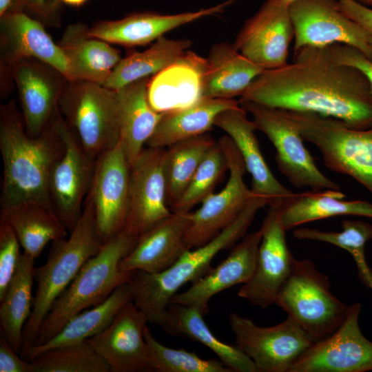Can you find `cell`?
I'll list each match as a JSON object with an SVG mask.
<instances>
[{"mask_svg":"<svg viewBox=\"0 0 372 372\" xmlns=\"http://www.w3.org/2000/svg\"><path fill=\"white\" fill-rule=\"evenodd\" d=\"M239 101L342 121L355 129L372 126V89L358 68L337 63L328 46L303 47L293 61L265 70Z\"/></svg>","mask_w":372,"mask_h":372,"instance_id":"obj_1","label":"cell"},{"mask_svg":"<svg viewBox=\"0 0 372 372\" xmlns=\"http://www.w3.org/2000/svg\"><path fill=\"white\" fill-rule=\"evenodd\" d=\"M56 115L40 134L31 136L14 100L1 104L0 150L3 164L1 209L33 201L52 209L50 175L65 148Z\"/></svg>","mask_w":372,"mask_h":372,"instance_id":"obj_2","label":"cell"},{"mask_svg":"<svg viewBox=\"0 0 372 372\" xmlns=\"http://www.w3.org/2000/svg\"><path fill=\"white\" fill-rule=\"evenodd\" d=\"M266 205L268 202L265 198L254 196L230 225L202 246L186 251L166 270L155 273L134 271L128 281L132 302L148 322L161 326L178 290L208 273L214 258L243 238L258 211Z\"/></svg>","mask_w":372,"mask_h":372,"instance_id":"obj_3","label":"cell"},{"mask_svg":"<svg viewBox=\"0 0 372 372\" xmlns=\"http://www.w3.org/2000/svg\"><path fill=\"white\" fill-rule=\"evenodd\" d=\"M103 245L96 232L94 203L87 194L81 216L69 238L52 241L46 262L34 268L37 289L32 312L23 328L21 350L33 344L54 301Z\"/></svg>","mask_w":372,"mask_h":372,"instance_id":"obj_4","label":"cell"},{"mask_svg":"<svg viewBox=\"0 0 372 372\" xmlns=\"http://www.w3.org/2000/svg\"><path fill=\"white\" fill-rule=\"evenodd\" d=\"M136 241V238L121 231L104 243L54 301L30 347L48 342L73 316L103 302L119 285L128 282L134 271L123 272L118 265Z\"/></svg>","mask_w":372,"mask_h":372,"instance_id":"obj_5","label":"cell"},{"mask_svg":"<svg viewBox=\"0 0 372 372\" xmlns=\"http://www.w3.org/2000/svg\"><path fill=\"white\" fill-rule=\"evenodd\" d=\"M281 110L302 138L318 149L328 169L351 176L372 195V126L355 129L331 116Z\"/></svg>","mask_w":372,"mask_h":372,"instance_id":"obj_6","label":"cell"},{"mask_svg":"<svg viewBox=\"0 0 372 372\" xmlns=\"http://www.w3.org/2000/svg\"><path fill=\"white\" fill-rule=\"evenodd\" d=\"M276 304L313 342L335 331L344 322L349 309V305L332 293L328 277L307 259H294Z\"/></svg>","mask_w":372,"mask_h":372,"instance_id":"obj_7","label":"cell"},{"mask_svg":"<svg viewBox=\"0 0 372 372\" xmlns=\"http://www.w3.org/2000/svg\"><path fill=\"white\" fill-rule=\"evenodd\" d=\"M61 116L85 150L97 158L120 141L116 91L96 83L68 82L59 103Z\"/></svg>","mask_w":372,"mask_h":372,"instance_id":"obj_8","label":"cell"},{"mask_svg":"<svg viewBox=\"0 0 372 372\" xmlns=\"http://www.w3.org/2000/svg\"><path fill=\"white\" fill-rule=\"evenodd\" d=\"M238 102L243 110L252 115L256 129L265 134L274 146L278 170L293 187H307L314 192L341 190L339 185L316 166L304 145V139L281 110L251 101Z\"/></svg>","mask_w":372,"mask_h":372,"instance_id":"obj_9","label":"cell"},{"mask_svg":"<svg viewBox=\"0 0 372 372\" xmlns=\"http://www.w3.org/2000/svg\"><path fill=\"white\" fill-rule=\"evenodd\" d=\"M56 123L65 148L51 171L48 193L53 212L71 233L81 216L83 201L92 185L96 158L82 147L59 110Z\"/></svg>","mask_w":372,"mask_h":372,"instance_id":"obj_10","label":"cell"},{"mask_svg":"<svg viewBox=\"0 0 372 372\" xmlns=\"http://www.w3.org/2000/svg\"><path fill=\"white\" fill-rule=\"evenodd\" d=\"M229 322L236 346L252 360L258 372H289L313 343L289 317L278 324L260 327L250 318L231 313Z\"/></svg>","mask_w":372,"mask_h":372,"instance_id":"obj_11","label":"cell"},{"mask_svg":"<svg viewBox=\"0 0 372 372\" xmlns=\"http://www.w3.org/2000/svg\"><path fill=\"white\" fill-rule=\"evenodd\" d=\"M228 162L229 177L225 187L211 193L199 209L191 212V223L186 234L189 249L205 244L230 225L255 196L244 181L247 171L242 156L227 134L218 141Z\"/></svg>","mask_w":372,"mask_h":372,"instance_id":"obj_12","label":"cell"},{"mask_svg":"<svg viewBox=\"0 0 372 372\" xmlns=\"http://www.w3.org/2000/svg\"><path fill=\"white\" fill-rule=\"evenodd\" d=\"M289 13L294 30L293 52L306 47L344 44L372 60V38L338 8V0H293Z\"/></svg>","mask_w":372,"mask_h":372,"instance_id":"obj_13","label":"cell"},{"mask_svg":"<svg viewBox=\"0 0 372 372\" xmlns=\"http://www.w3.org/2000/svg\"><path fill=\"white\" fill-rule=\"evenodd\" d=\"M269 206L260 227L262 238L254 273L238 291L240 298L264 309L276 304L295 259L288 247L286 230L281 222V200Z\"/></svg>","mask_w":372,"mask_h":372,"instance_id":"obj_14","label":"cell"},{"mask_svg":"<svg viewBox=\"0 0 372 372\" xmlns=\"http://www.w3.org/2000/svg\"><path fill=\"white\" fill-rule=\"evenodd\" d=\"M360 302L349 306L347 316L329 337L313 342L289 372H366L372 371V342L362 333Z\"/></svg>","mask_w":372,"mask_h":372,"instance_id":"obj_15","label":"cell"},{"mask_svg":"<svg viewBox=\"0 0 372 372\" xmlns=\"http://www.w3.org/2000/svg\"><path fill=\"white\" fill-rule=\"evenodd\" d=\"M45 26L24 12L10 10L0 17V93L5 99L12 92V67L19 60L34 57L62 72L70 80L66 59Z\"/></svg>","mask_w":372,"mask_h":372,"instance_id":"obj_16","label":"cell"},{"mask_svg":"<svg viewBox=\"0 0 372 372\" xmlns=\"http://www.w3.org/2000/svg\"><path fill=\"white\" fill-rule=\"evenodd\" d=\"M165 148L144 149L130 165L129 200L124 231L138 238L172 211L167 203Z\"/></svg>","mask_w":372,"mask_h":372,"instance_id":"obj_17","label":"cell"},{"mask_svg":"<svg viewBox=\"0 0 372 372\" xmlns=\"http://www.w3.org/2000/svg\"><path fill=\"white\" fill-rule=\"evenodd\" d=\"M293 0H266L247 19L233 43L246 58L264 70L287 64L289 47L294 38L289 13Z\"/></svg>","mask_w":372,"mask_h":372,"instance_id":"obj_18","label":"cell"},{"mask_svg":"<svg viewBox=\"0 0 372 372\" xmlns=\"http://www.w3.org/2000/svg\"><path fill=\"white\" fill-rule=\"evenodd\" d=\"M130 165L119 143L97 157L88 194L94 206L96 232L103 244L123 229L128 208Z\"/></svg>","mask_w":372,"mask_h":372,"instance_id":"obj_19","label":"cell"},{"mask_svg":"<svg viewBox=\"0 0 372 372\" xmlns=\"http://www.w3.org/2000/svg\"><path fill=\"white\" fill-rule=\"evenodd\" d=\"M12 70L26 132L36 136L59 110V101L69 81L59 70L34 57L19 60Z\"/></svg>","mask_w":372,"mask_h":372,"instance_id":"obj_20","label":"cell"},{"mask_svg":"<svg viewBox=\"0 0 372 372\" xmlns=\"http://www.w3.org/2000/svg\"><path fill=\"white\" fill-rule=\"evenodd\" d=\"M147 322L130 300L104 330L86 341L105 359L111 372L150 371L144 337Z\"/></svg>","mask_w":372,"mask_h":372,"instance_id":"obj_21","label":"cell"},{"mask_svg":"<svg viewBox=\"0 0 372 372\" xmlns=\"http://www.w3.org/2000/svg\"><path fill=\"white\" fill-rule=\"evenodd\" d=\"M236 0L194 12L165 14L154 12L132 13L113 21H101L90 28V35L110 44L128 48L147 45L165 33L200 18L222 12Z\"/></svg>","mask_w":372,"mask_h":372,"instance_id":"obj_22","label":"cell"},{"mask_svg":"<svg viewBox=\"0 0 372 372\" xmlns=\"http://www.w3.org/2000/svg\"><path fill=\"white\" fill-rule=\"evenodd\" d=\"M261 238L260 228L245 235L223 261L192 282L187 290L175 294L170 304L194 307L205 314L209 302L215 295L234 285H242L251 278Z\"/></svg>","mask_w":372,"mask_h":372,"instance_id":"obj_23","label":"cell"},{"mask_svg":"<svg viewBox=\"0 0 372 372\" xmlns=\"http://www.w3.org/2000/svg\"><path fill=\"white\" fill-rule=\"evenodd\" d=\"M190 223L191 211L172 212L138 238L134 247L121 260L120 271L155 273L168 269L189 249L186 234Z\"/></svg>","mask_w":372,"mask_h":372,"instance_id":"obj_24","label":"cell"},{"mask_svg":"<svg viewBox=\"0 0 372 372\" xmlns=\"http://www.w3.org/2000/svg\"><path fill=\"white\" fill-rule=\"evenodd\" d=\"M207 59L187 50L149 79L147 96L152 108L165 113L191 106L202 98Z\"/></svg>","mask_w":372,"mask_h":372,"instance_id":"obj_25","label":"cell"},{"mask_svg":"<svg viewBox=\"0 0 372 372\" xmlns=\"http://www.w3.org/2000/svg\"><path fill=\"white\" fill-rule=\"evenodd\" d=\"M214 125L232 139L243 159L247 171L251 176V191L267 200L269 205L293 194L273 176L260 151L256 136V125L247 116L240 106L221 112Z\"/></svg>","mask_w":372,"mask_h":372,"instance_id":"obj_26","label":"cell"},{"mask_svg":"<svg viewBox=\"0 0 372 372\" xmlns=\"http://www.w3.org/2000/svg\"><path fill=\"white\" fill-rule=\"evenodd\" d=\"M90 28L81 22L68 25L57 45L64 55L70 80L87 81L104 85L121 59L120 50L89 33Z\"/></svg>","mask_w":372,"mask_h":372,"instance_id":"obj_27","label":"cell"},{"mask_svg":"<svg viewBox=\"0 0 372 372\" xmlns=\"http://www.w3.org/2000/svg\"><path fill=\"white\" fill-rule=\"evenodd\" d=\"M149 77L144 78L116 90L120 114V141L130 165L144 149L163 114L155 111L149 102Z\"/></svg>","mask_w":372,"mask_h":372,"instance_id":"obj_28","label":"cell"},{"mask_svg":"<svg viewBox=\"0 0 372 372\" xmlns=\"http://www.w3.org/2000/svg\"><path fill=\"white\" fill-rule=\"evenodd\" d=\"M206 59L203 95L207 98L231 99L241 96L265 70L228 42L214 45Z\"/></svg>","mask_w":372,"mask_h":372,"instance_id":"obj_29","label":"cell"},{"mask_svg":"<svg viewBox=\"0 0 372 372\" xmlns=\"http://www.w3.org/2000/svg\"><path fill=\"white\" fill-rule=\"evenodd\" d=\"M130 300L132 290L127 282L115 289L103 302L73 316L54 338L41 345L21 349L19 354L30 362L47 350L84 342L104 330Z\"/></svg>","mask_w":372,"mask_h":372,"instance_id":"obj_30","label":"cell"},{"mask_svg":"<svg viewBox=\"0 0 372 372\" xmlns=\"http://www.w3.org/2000/svg\"><path fill=\"white\" fill-rule=\"evenodd\" d=\"M239 106V102L234 99L203 97L191 106L163 113L146 145L165 148L206 134L214 125L215 119L221 112Z\"/></svg>","mask_w":372,"mask_h":372,"instance_id":"obj_31","label":"cell"},{"mask_svg":"<svg viewBox=\"0 0 372 372\" xmlns=\"http://www.w3.org/2000/svg\"><path fill=\"white\" fill-rule=\"evenodd\" d=\"M341 190L295 194L281 200V222L287 231L307 223L338 216L372 218V204L365 200H344Z\"/></svg>","mask_w":372,"mask_h":372,"instance_id":"obj_32","label":"cell"},{"mask_svg":"<svg viewBox=\"0 0 372 372\" xmlns=\"http://www.w3.org/2000/svg\"><path fill=\"white\" fill-rule=\"evenodd\" d=\"M205 314L198 309L169 304L161 324L167 333L198 342L213 351L232 372H258L252 360L240 350L217 338L205 323Z\"/></svg>","mask_w":372,"mask_h":372,"instance_id":"obj_33","label":"cell"},{"mask_svg":"<svg viewBox=\"0 0 372 372\" xmlns=\"http://www.w3.org/2000/svg\"><path fill=\"white\" fill-rule=\"evenodd\" d=\"M0 222L10 225L23 252L35 259L49 242L65 237L68 231L51 209L33 201L1 209Z\"/></svg>","mask_w":372,"mask_h":372,"instance_id":"obj_34","label":"cell"},{"mask_svg":"<svg viewBox=\"0 0 372 372\" xmlns=\"http://www.w3.org/2000/svg\"><path fill=\"white\" fill-rule=\"evenodd\" d=\"M35 258L23 252L13 278L0 300L1 334L19 353L24 326L32 312Z\"/></svg>","mask_w":372,"mask_h":372,"instance_id":"obj_35","label":"cell"},{"mask_svg":"<svg viewBox=\"0 0 372 372\" xmlns=\"http://www.w3.org/2000/svg\"><path fill=\"white\" fill-rule=\"evenodd\" d=\"M191 45L189 39H171L162 36L147 50L121 59L103 86L117 90L139 79L154 76L181 57Z\"/></svg>","mask_w":372,"mask_h":372,"instance_id":"obj_36","label":"cell"},{"mask_svg":"<svg viewBox=\"0 0 372 372\" xmlns=\"http://www.w3.org/2000/svg\"><path fill=\"white\" fill-rule=\"evenodd\" d=\"M216 141L204 134L176 143L165 149L164 171L167 203L171 208L182 196L203 159Z\"/></svg>","mask_w":372,"mask_h":372,"instance_id":"obj_37","label":"cell"},{"mask_svg":"<svg viewBox=\"0 0 372 372\" xmlns=\"http://www.w3.org/2000/svg\"><path fill=\"white\" fill-rule=\"evenodd\" d=\"M340 231L299 228L293 231L299 240L329 243L348 251L353 257L360 281L372 291V270L366 260L365 246L372 239V225L362 220H344Z\"/></svg>","mask_w":372,"mask_h":372,"instance_id":"obj_38","label":"cell"},{"mask_svg":"<svg viewBox=\"0 0 372 372\" xmlns=\"http://www.w3.org/2000/svg\"><path fill=\"white\" fill-rule=\"evenodd\" d=\"M32 372H110L105 359L85 340L47 350L30 361Z\"/></svg>","mask_w":372,"mask_h":372,"instance_id":"obj_39","label":"cell"},{"mask_svg":"<svg viewBox=\"0 0 372 372\" xmlns=\"http://www.w3.org/2000/svg\"><path fill=\"white\" fill-rule=\"evenodd\" d=\"M150 371L156 372H232L218 359L205 360L183 349L168 347L159 342L146 326Z\"/></svg>","mask_w":372,"mask_h":372,"instance_id":"obj_40","label":"cell"},{"mask_svg":"<svg viewBox=\"0 0 372 372\" xmlns=\"http://www.w3.org/2000/svg\"><path fill=\"white\" fill-rule=\"evenodd\" d=\"M228 169L227 157L218 142L205 154L193 178L180 199L170 208L172 212L186 213L202 203Z\"/></svg>","mask_w":372,"mask_h":372,"instance_id":"obj_41","label":"cell"},{"mask_svg":"<svg viewBox=\"0 0 372 372\" xmlns=\"http://www.w3.org/2000/svg\"><path fill=\"white\" fill-rule=\"evenodd\" d=\"M19 241L12 228L0 222V300L13 278L21 254Z\"/></svg>","mask_w":372,"mask_h":372,"instance_id":"obj_42","label":"cell"},{"mask_svg":"<svg viewBox=\"0 0 372 372\" xmlns=\"http://www.w3.org/2000/svg\"><path fill=\"white\" fill-rule=\"evenodd\" d=\"M63 4L61 0H15L11 10L24 12L45 28H60Z\"/></svg>","mask_w":372,"mask_h":372,"instance_id":"obj_43","label":"cell"},{"mask_svg":"<svg viewBox=\"0 0 372 372\" xmlns=\"http://www.w3.org/2000/svg\"><path fill=\"white\" fill-rule=\"evenodd\" d=\"M328 48L337 63L355 67L363 72L372 89V60L359 50L347 45L336 43Z\"/></svg>","mask_w":372,"mask_h":372,"instance_id":"obj_44","label":"cell"},{"mask_svg":"<svg viewBox=\"0 0 372 372\" xmlns=\"http://www.w3.org/2000/svg\"><path fill=\"white\" fill-rule=\"evenodd\" d=\"M6 338L0 336V372H32L30 362L19 357Z\"/></svg>","mask_w":372,"mask_h":372,"instance_id":"obj_45","label":"cell"},{"mask_svg":"<svg viewBox=\"0 0 372 372\" xmlns=\"http://www.w3.org/2000/svg\"><path fill=\"white\" fill-rule=\"evenodd\" d=\"M339 9L361 25L372 38V8L355 0H338Z\"/></svg>","mask_w":372,"mask_h":372,"instance_id":"obj_46","label":"cell"},{"mask_svg":"<svg viewBox=\"0 0 372 372\" xmlns=\"http://www.w3.org/2000/svg\"><path fill=\"white\" fill-rule=\"evenodd\" d=\"M15 0H0V17L10 11Z\"/></svg>","mask_w":372,"mask_h":372,"instance_id":"obj_47","label":"cell"},{"mask_svg":"<svg viewBox=\"0 0 372 372\" xmlns=\"http://www.w3.org/2000/svg\"><path fill=\"white\" fill-rule=\"evenodd\" d=\"M63 4L72 6L80 7L83 5L87 0H61Z\"/></svg>","mask_w":372,"mask_h":372,"instance_id":"obj_48","label":"cell"},{"mask_svg":"<svg viewBox=\"0 0 372 372\" xmlns=\"http://www.w3.org/2000/svg\"><path fill=\"white\" fill-rule=\"evenodd\" d=\"M357 2L363 4L364 6L372 8V0H355Z\"/></svg>","mask_w":372,"mask_h":372,"instance_id":"obj_49","label":"cell"}]
</instances>
